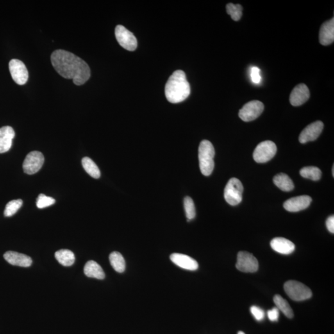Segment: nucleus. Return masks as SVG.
I'll return each mask as SVG.
<instances>
[{
    "mask_svg": "<svg viewBox=\"0 0 334 334\" xmlns=\"http://www.w3.org/2000/svg\"><path fill=\"white\" fill-rule=\"evenodd\" d=\"M51 61L56 72L63 78L72 79L74 85H83L90 78V70L87 63L71 52L64 50L54 51Z\"/></svg>",
    "mask_w": 334,
    "mask_h": 334,
    "instance_id": "nucleus-1",
    "label": "nucleus"
},
{
    "mask_svg": "<svg viewBox=\"0 0 334 334\" xmlns=\"http://www.w3.org/2000/svg\"><path fill=\"white\" fill-rule=\"evenodd\" d=\"M190 92V85L185 72L181 70L175 71L165 85L166 98L170 103H179L187 99Z\"/></svg>",
    "mask_w": 334,
    "mask_h": 334,
    "instance_id": "nucleus-2",
    "label": "nucleus"
},
{
    "mask_svg": "<svg viewBox=\"0 0 334 334\" xmlns=\"http://www.w3.org/2000/svg\"><path fill=\"white\" fill-rule=\"evenodd\" d=\"M215 149L212 143L208 140H203L199 147V167L202 174L210 176L214 169Z\"/></svg>",
    "mask_w": 334,
    "mask_h": 334,
    "instance_id": "nucleus-3",
    "label": "nucleus"
},
{
    "mask_svg": "<svg viewBox=\"0 0 334 334\" xmlns=\"http://www.w3.org/2000/svg\"><path fill=\"white\" fill-rule=\"evenodd\" d=\"M284 290L291 299L296 301L306 300L313 295L310 288L299 281H287L284 284Z\"/></svg>",
    "mask_w": 334,
    "mask_h": 334,
    "instance_id": "nucleus-4",
    "label": "nucleus"
},
{
    "mask_svg": "<svg viewBox=\"0 0 334 334\" xmlns=\"http://www.w3.org/2000/svg\"><path fill=\"white\" fill-rule=\"evenodd\" d=\"M243 192V186L239 179L236 178H231L225 188V199L229 205H238L242 201Z\"/></svg>",
    "mask_w": 334,
    "mask_h": 334,
    "instance_id": "nucleus-5",
    "label": "nucleus"
},
{
    "mask_svg": "<svg viewBox=\"0 0 334 334\" xmlns=\"http://www.w3.org/2000/svg\"><path fill=\"white\" fill-rule=\"evenodd\" d=\"M277 146L274 142L265 141L257 145L253 153L254 160L257 163L269 162L276 155Z\"/></svg>",
    "mask_w": 334,
    "mask_h": 334,
    "instance_id": "nucleus-6",
    "label": "nucleus"
},
{
    "mask_svg": "<svg viewBox=\"0 0 334 334\" xmlns=\"http://www.w3.org/2000/svg\"><path fill=\"white\" fill-rule=\"evenodd\" d=\"M115 32L116 38L123 48L129 51H135L138 45L137 39L131 32L122 25L116 27Z\"/></svg>",
    "mask_w": 334,
    "mask_h": 334,
    "instance_id": "nucleus-7",
    "label": "nucleus"
},
{
    "mask_svg": "<svg viewBox=\"0 0 334 334\" xmlns=\"http://www.w3.org/2000/svg\"><path fill=\"white\" fill-rule=\"evenodd\" d=\"M44 156L39 151H32L27 154L24 161V172L28 175H33L39 171L44 165Z\"/></svg>",
    "mask_w": 334,
    "mask_h": 334,
    "instance_id": "nucleus-8",
    "label": "nucleus"
},
{
    "mask_svg": "<svg viewBox=\"0 0 334 334\" xmlns=\"http://www.w3.org/2000/svg\"><path fill=\"white\" fill-rule=\"evenodd\" d=\"M236 269L243 272H255L258 270L259 264L253 254L246 251H240L237 255Z\"/></svg>",
    "mask_w": 334,
    "mask_h": 334,
    "instance_id": "nucleus-9",
    "label": "nucleus"
},
{
    "mask_svg": "<svg viewBox=\"0 0 334 334\" xmlns=\"http://www.w3.org/2000/svg\"><path fill=\"white\" fill-rule=\"evenodd\" d=\"M264 104L259 101H250L245 104L239 111V117L245 122L253 121L261 115L264 110Z\"/></svg>",
    "mask_w": 334,
    "mask_h": 334,
    "instance_id": "nucleus-10",
    "label": "nucleus"
},
{
    "mask_svg": "<svg viewBox=\"0 0 334 334\" xmlns=\"http://www.w3.org/2000/svg\"><path fill=\"white\" fill-rule=\"evenodd\" d=\"M11 76L15 83L19 85H24L28 80L29 73L26 65L18 59H13L9 63Z\"/></svg>",
    "mask_w": 334,
    "mask_h": 334,
    "instance_id": "nucleus-11",
    "label": "nucleus"
},
{
    "mask_svg": "<svg viewBox=\"0 0 334 334\" xmlns=\"http://www.w3.org/2000/svg\"><path fill=\"white\" fill-rule=\"evenodd\" d=\"M324 124L321 121H317L308 125L302 131L299 135V141L302 144L310 141H314L321 135Z\"/></svg>",
    "mask_w": 334,
    "mask_h": 334,
    "instance_id": "nucleus-12",
    "label": "nucleus"
},
{
    "mask_svg": "<svg viewBox=\"0 0 334 334\" xmlns=\"http://www.w3.org/2000/svg\"><path fill=\"white\" fill-rule=\"evenodd\" d=\"M312 199L307 195L292 197L283 204L285 210L291 212H297L306 210L310 206Z\"/></svg>",
    "mask_w": 334,
    "mask_h": 334,
    "instance_id": "nucleus-13",
    "label": "nucleus"
},
{
    "mask_svg": "<svg viewBox=\"0 0 334 334\" xmlns=\"http://www.w3.org/2000/svg\"><path fill=\"white\" fill-rule=\"evenodd\" d=\"M310 90L307 86L304 84H299L291 92L290 104L295 106L303 105L310 98Z\"/></svg>",
    "mask_w": 334,
    "mask_h": 334,
    "instance_id": "nucleus-14",
    "label": "nucleus"
},
{
    "mask_svg": "<svg viewBox=\"0 0 334 334\" xmlns=\"http://www.w3.org/2000/svg\"><path fill=\"white\" fill-rule=\"evenodd\" d=\"M173 263L182 269L189 270H196L199 265L197 261L189 256L179 253H174L170 256Z\"/></svg>",
    "mask_w": 334,
    "mask_h": 334,
    "instance_id": "nucleus-15",
    "label": "nucleus"
},
{
    "mask_svg": "<svg viewBox=\"0 0 334 334\" xmlns=\"http://www.w3.org/2000/svg\"><path fill=\"white\" fill-rule=\"evenodd\" d=\"M4 258L10 264L17 266L27 267L33 263L30 257L15 251H7L4 254Z\"/></svg>",
    "mask_w": 334,
    "mask_h": 334,
    "instance_id": "nucleus-16",
    "label": "nucleus"
},
{
    "mask_svg": "<svg viewBox=\"0 0 334 334\" xmlns=\"http://www.w3.org/2000/svg\"><path fill=\"white\" fill-rule=\"evenodd\" d=\"M15 136V132L12 127L6 126L0 128V154L10 151Z\"/></svg>",
    "mask_w": 334,
    "mask_h": 334,
    "instance_id": "nucleus-17",
    "label": "nucleus"
},
{
    "mask_svg": "<svg viewBox=\"0 0 334 334\" xmlns=\"http://www.w3.org/2000/svg\"><path fill=\"white\" fill-rule=\"evenodd\" d=\"M334 40V19H331L322 24L319 31V41L322 45L333 44Z\"/></svg>",
    "mask_w": 334,
    "mask_h": 334,
    "instance_id": "nucleus-18",
    "label": "nucleus"
},
{
    "mask_svg": "<svg viewBox=\"0 0 334 334\" xmlns=\"http://www.w3.org/2000/svg\"><path fill=\"white\" fill-rule=\"evenodd\" d=\"M270 246L275 251L282 254H290L294 251L295 246L291 241L281 237L274 238L270 242Z\"/></svg>",
    "mask_w": 334,
    "mask_h": 334,
    "instance_id": "nucleus-19",
    "label": "nucleus"
},
{
    "mask_svg": "<svg viewBox=\"0 0 334 334\" xmlns=\"http://www.w3.org/2000/svg\"><path fill=\"white\" fill-rule=\"evenodd\" d=\"M84 272L86 276L90 278L99 279V280H102L105 277V273L101 265L94 261H88L86 264L84 268Z\"/></svg>",
    "mask_w": 334,
    "mask_h": 334,
    "instance_id": "nucleus-20",
    "label": "nucleus"
},
{
    "mask_svg": "<svg viewBox=\"0 0 334 334\" xmlns=\"http://www.w3.org/2000/svg\"><path fill=\"white\" fill-rule=\"evenodd\" d=\"M273 180L275 185L283 192H290L294 190V183L287 175L281 173L275 176Z\"/></svg>",
    "mask_w": 334,
    "mask_h": 334,
    "instance_id": "nucleus-21",
    "label": "nucleus"
},
{
    "mask_svg": "<svg viewBox=\"0 0 334 334\" xmlns=\"http://www.w3.org/2000/svg\"><path fill=\"white\" fill-rule=\"evenodd\" d=\"M55 258L64 266H71L75 261L74 254L69 249H61L55 253Z\"/></svg>",
    "mask_w": 334,
    "mask_h": 334,
    "instance_id": "nucleus-22",
    "label": "nucleus"
},
{
    "mask_svg": "<svg viewBox=\"0 0 334 334\" xmlns=\"http://www.w3.org/2000/svg\"><path fill=\"white\" fill-rule=\"evenodd\" d=\"M109 260L111 266L114 269L116 272L122 273L126 268V263L125 260L119 252L114 251L111 253L109 256Z\"/></svg>",
    "mask_w": 334,
    "mask_h": 334,
    "instance_id": "nucleus-23",
    "label": "nucleus"
},
{
    "mask_svg": "<svg viewBox=\"0 0 334 334\" xmlns=\"http://www.w3.org/2000/svg\"><path fill=\"white\" fill-rule=\"evenodd\" d=\"M274 303L276 304V308L279 311H281L288 318L294 317V312L289 303L286 299H284L281 295H276L274 297Z\"/></svg>",
    "mask_w": 334,
    "mask_h": 334,
    "instance_id": "nucleus-24",
    "label": "nucleus"
},
{
    "mask_svg": "<svg viewBox=\"0 0 334 334\" xmlns=\"http://www.w3.org/2000/svg\"><path fill=\"white\" fill-rule=\"evenodd\" d=\"M82 165L84 169L90 176L95 179H98L101 176V171L91 158L86 157L82 160Z\"/></svg>",
    "mask_w": 334,
    "mask_h": 334,
    "instance_id": "nucleus-25",
    "label": "nucleus"
},
{
    "mask_svg": "<svg viewBox=\"0 0 334 334\" xmlns=\"http://www.w3.org/2000/svg\"><path fill=\"white\" fill-rule=\"evenodd\" d=\"M301 176L304 178H308L313 181L319 180L321 178V170L316 167H305L301 169Z\"/></svg>",
    "mask_w": 334,
    "mask_h": 334,
    "instance_id": "nucleus-26",
    "label": "nucleus"
},
{
    "mask_svg": "<svg viewBox=\"0 0 334 334\" xmlns=\"http://www.w3.org/2000/svg\"><path fill=\"white\" fill-rule=\"evenodd\" d=\"M22 203H23V202H22L21 199L12 200V201L9 202L6 204L5 210H4V216H13L21 208Z\"/></svg>",
    "mask_w": 334,
    "mask_h": 334,
    "instance_id": "nucleus-27",
    "label": "nucleus"
},
{
    "mask_svg": "<svg viewBox=\"0 0 334 334\" xmlns=\"http://www.w3.org/2000/svg\"><path fill=\"white\" fill-rule=\"evenodd\" d=\"M227 14L230 15L231 19L238 21L242 17L243 7L239 4L229 3L226 6Z\"/></svg>",
    "mask_w": 334,
    "mask_h": 334,
    "instance_id": "nucleus-28",
    "label": "nucleus"
},
{
    "mask_svg": "<svg viewBox=\"0 0 334 334\" xmlns=\"http://www.w3.org/2000/svg\"><path fill=\"white\" fill-rule=\"evenodd\" d=\"M184 208H185L188 221L194 219L196 217V209H195L194 202L190 197L187 196L184 199Z\"/></svg>",
    "mask_w": 334,
    "mask_h": 334,
    "instance_id": "nucleus-29",
    "label": "nucleus"
},
{
    "mask_svg": "<svg viewBox=\"0 0 334 334\" xmlns=\"http://www.w3.org/2000/svg\"><path fill=\"white\" fill-rule=\"evenodd\" d=\"M55 203V200L53 197L47 196L44 194L38 195L37 199V206L38 209H44L50 206L53 205Z\"/></svg>",
    "mask_w": 334,
    "mask_h": 334,
    "instance_id": "nucleus-30",
    "label": "nucleus"
},
{
    "mask_svg": "<svg viewBox=\"0 0 334 334\" xmlns=\"http://www.w3.org/2000/svg\"><path fill=\"white\" fill-rule=\"evenodd\" d=\"M250 311H251V314L253 315V316L257 321H262L265 317L264 311L261 308L258 307V306H251V308H250Z\"/></svg>",
    "mask_w": 334,
    "mask_h": 334,
    "instance_id": "nucleus-31",
    "label": "nucleus"
},
{
    "mask_svg": "<svg viewBox=\"0 0 334 334\" xmlns=\"http://www.w3.org/2000/svg\"><path fill=\"white\" fill-rule=\"evenodd\" d=\"M261 70L258 67H253L251 68V77L252 81L254 83H260L261 77L260 74Z\"/></svg>",
    "mask_w": 334,
    "mask_h": 334,
    "instance_id": "nucleus-32",
    "label": "nucleus"
},
{
    "mask_svg": "<svg viewBox=\"0 0 334 334\" xmlns=\"http://www.w3.org/2000/svg\"><path fill=\"white\" fill-rule=\"evenodd\" d=\"M267 316L270 321H277L279 317V310L276 307L267 311Z\"/></svg>",
    "mask_w": 334,
    "mask_h": 334,
    "instance_id": "nucleus-33",
    "label": "nucleus"
},
{
    "mask_svg": "<svg viewBox=\"0 0 334 334\" xmlns=\"http://www.w3.org/2000/svg\"><path fill=\"white\" fill-rule=\"evenodd\" d=\"M326 227L328 230L332 233H334V215L329 217L326 220Z\"/></svg>",
    "mask_w": 334,
    "mask_h": 334,
    "instance_id": "nucleus-34",
    "label": "nucleus"
},
{
    "mask_svg": "<svg viewBox=\"0 0 334 334\" xmlns=\"http://www.w3.org/2000/svg\"><path fill=\"white\" fill-rule=\"evenodd\" d=\"M238 334H245L244 333H243V332H242V331H240V332H238Z\"/></svg>",
    "mask_w": 334,
    "mask_h": 334,
    "instance_id": "nucleus-35",
    "label": "nucleus"
},
{
    "mask_svg": "<svg viewBox=\"0 0 334 334\" xmlns=\"http://www.w3.org/2000/svg\"><path fill=\"white\" fill-rule=\"evenodd\" d=\"M333 176H334V166L333 167Z\"/></svg>",
    "mask_w": 334,
    "mask_h": 334,
    "instance_id": "nucleus-36",
    "label": "nucleus"
}]
</instances>
